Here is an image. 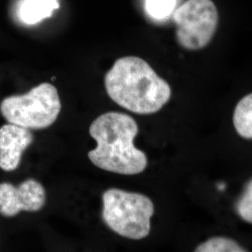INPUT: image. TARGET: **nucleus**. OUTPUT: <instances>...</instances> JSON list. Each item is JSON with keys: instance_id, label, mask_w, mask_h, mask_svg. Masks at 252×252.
<instances>
[{"instance_id": "f257e3e1", "label": "nucleus", "mask_w": 252, "mask_h": 252, "mask_svg": "<svg viewBox=\"0 0 252 252\" xmlns=\"http://www.w3.org/2000/svg\"><path fill=\"white\" fill-rule=\"evenodd\" d=\"M108 96L136 114L158 112L170 100V85L145 60L136 56L118 59L105 77Z\"/></svg>"}, {"instance_id": "f03ea898", "label": "nucleus", "mask_w": 252, "mask_h": 252, "mask_svg": "<svg viewBox=\"0 0 252 252\" xmlns=\"http://www.w3.org/2000/svg\"><path fill=\"white\" fill-rule=\"evenodd\" d=\"M89 132L96 148L89 152L88 158L100 169L121 175H136L146 169L148 158L134 145L138 126L130 115L104 113L92 123Z\"/></svg>"}, {"instance_id": "7ed1b4c3", "label": "nucleus", "mask_w": 252, "mask_h": 252, "mask_svg": "<svg viewBox=\"0 0 252 252\" xmlns=\"http://www.w3.org/2000/svg\"><path fill=\"white\" fill-rule=\"evenodd\" d=\"M102 200V219L110 230L133 240L149 235L154 205L148 196L112 188L103 193Z\"/></svg>"}, {"instance_id": "20e7f679", "label": "nucleus", "mask_w": 252, "mask_h": 252, "mask_svg": "<svg viewBox=\"0 0 252 252\" xmlns=\"http://www.w3.org/2000/svg\"><path fill=\"white\" fill-rule=\"evenodd\" d=\"M61 108L58 91L48 82L37 85L25 94L6 97L0 104L1 114L9 124L33 130L54 125Z\"/></svg>"}, {"instance_id": "39448f33", "label": "nucleus", "mask_w": 252, "mask_h": 252, "mask_svg": "<svg viewBox=\"0 0 252 252\" xmlns=\"http://www.w3.org/2000/svg\"><path fill=\"white\" fill-rule=\"evenodd\" d=\"M176 37L182 48L197 51L207 47L216 33L219 13L212 0H187L174 13Z\"/></svg>"}, {"instance_id": "423d86ee", "label": "nucleus", "mask_w": 252, "mask_h": 252, "mask_svg": "<svg viewBox=\"0 0 252 252\" xmlns=\"http://www.w3.org/2000/svg\"><path fill=\"white\" fill-rule=\"evenodd\" d=\"M45 203V189L37 180L28 179L18 186L0 183V215L3 217H15L21 211L36 212Z\"/></svg>"}, {"instance_id": "0eeeda50", "label": "nucleus", "mask_w": 252, "mask_h": 252, "mask_svg": "<svg viewBox=\"0 0 252 252\" xmlns=\"http://www.w3.org/2000/svg\"><path fill=\"white\" fill-rule=\"evenodd\" d=\"M34 141L30 129L13 124L0 127V168L6 172L16 170L22 155Z\"/></svg>"}, {"instance_id": "6e6552de", "label": "nucleus", "mask_w": 252, "mask_h": 252, "mask_svg": "<svg viewBox=\"0 0 252 252\" xmlns=\"http://www.w3.org/2000/svg\"><path fill=\"white\" fill-rule=\"evenodd\" d=\"M58 8L57 0H20L17 15L24 24L35 25L52 17L53 12Z\"/></svg>"}, {"instance_id": "1a4fd4ad", "label": "nucleus", "mask_w": 252, "mask_h": 252, "mask_svg": "<svg viewBox=\"0 0 252 252\" xmlns=\"http://www.w3.org/2000/svg\"><path fill=\"white\" fill-rule=\"evenodd\" d=\"M233 121L238 135L246 139H252V93L237 103Z\"/></svg>"}, {"instance_id": "9d476101", "label": "nucleus", "mask_w": 252, "mask_h": 252, "mask_svg": "<svg viewBox=\"0 0 252 252\" xmlns=\"http://www.w3.org/2000/svg\"><path fill=\"white\" fill-rule=\"evenodd\" d=\"M195 252H244V249L234 239L224 236H215L207 239L204 243L200 244L195 249Z\"/></svg>"}, {"instance_id": "9b49d317", "label": "nucleus", "mask_w": 252, "mask_h": 252, "mask_svg": "<svg viewBox=\"0 0 252 252\" xmlns=\"http://www.w3.org/2000/svg\"><path fill=\"white\" fill-rule=\"evenodd\" d=\"M176 4L177 0H146V10L153 18L162 20L171 14Z\"/></svg>"}, {"instance_id": "f8f14e48", "label": "nucleus", "mask_w": 252, "mask_h": 252, "mask_svg": "<svg viewBox=\"0 0 252 252\" xmlns=\"http://www.w3.org/2000/svg\"><path fill=\"white\" fill-rule=\"evenodd\" d=\"M235 209L238 216L252 224V179L247 183L243 193L236 202Z\"/></svg>"}]
</instances>
